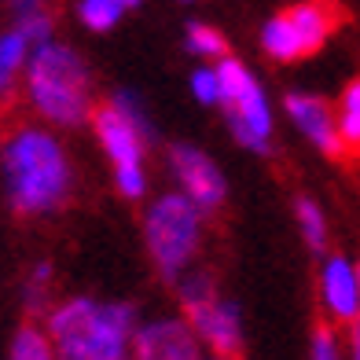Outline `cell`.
Segmentation results:
<instances>
[{
	"mask_svg": "<svg viewBox=\"0 0 360 360\" xmlns=\"http://www.w3.org/2000/svg\"><path fill=\"white\" fill-rule=\"evenodd\" d=\"M184 44H188L191 56H202V59H217V63H221V59L228 56L224 37L217 34L214 26H206V22H191L188 34H184Z\"/></svg>",
	"mask_w": 360,
	"mask_h": 360,
	"instance_id": "cell-20",
	"label": "cell"
},
{
	"mask_svg": "<svg viewBox=\"0 0 360 360\" xmlns=\"http://www.w3.org/2000/svg\"><path fill=\"white\" fill-rule=\"evenodd\" d=\"M122 4L118 0H81L77 4V19L85 22L92 34H107L110 26H118V19H122Z\"/></svg>",
	"mask_w": 360,
	"mask_h": 360,
	"instance_id": "cell-19",
	"label": "cell"
},
{
	"mask_svg": "<svg viewBox=\"0 0 360 360\" xmlns=\"http://www.w3.org/2000/svg\"><path fill=\"white\" fill-rule=\"evenodd\" d=\"M320 305L327 320L335 323H360V280L356 265L342 254L323 257L320 265Z\"/></svg>",
	"mask_w": 360,
	"mask_h": 360,
	"instance_id": "cell-12",
	"label": "cell"
},
{
	"mask_svg": "<svg viewBox=\"0 0 360 360\" xmlns=\"http://www.w3.org/2000/svg\"><path fill=\"white\" fill-rule=\"evenodd\" d=\"M356 280H360V261H356Z\"/></svg>",
	"mask_w": 360,
	"mask_h": 360,
	"instance_id": "cell-29",
	"label": "cell"
},
{
	"mask_svg": "<svg viewBox=\"0 0 360 360\" xmlns=\"http://www.w3.org/2000/svg\"><path fill=\"white\" fill-rule=\"evenodd\" d=\"M8 360H59V356H56V346H52V338H48L44 327L22 323L19 331L11 335Z\"/></svg>",
	"mask_w": 360,
	"mask_h": 360,
	"instance_id": "cell-15",
	"label": "cell"
},
{
	"mask_svg": "<svg viewBox=\"0 0 360 360\" xmlns=\"http://www.w3.org/2000/svg\"><path fill=\"white\" fill-rule=\"evenodd\" d=\"M114 191L122 195V199L136 202L147 195V169L143 166H129V169H114Z\"/></svg>",
	"mask_w": 360,
	"mask_h": 360,
	"instance_id": "cell-22",
	"label": "cell"
},
{
	"mask_svg": "<svg viewBox=\"0 0 360 360\" xmlns=\"http://www.w3.org/2000/svg\"><path fill=\"white\" fill-rule=\"evenodd\" d=\"M349 360H360V323H353V335H349Z\"/></svg>",
	"mask_w": 360,
	"mask_h": 360,
	"instance_id": "cell-26",
	"label": "cell"
},
{
	"mask_svg": "<svg viewBox=\"0 0 360 360\" xmlns=\"http://www.w3.org/2000/svg\"><path fill=\"white\" fill-rule=\"evenodd\" d=\"M118 4H122V8H136V4H140V0H118Z\"/></svg>",
	"mask_w": 360,
	"mask_h": 360,
	"instance_id": "cell-27",
	"label": "cell"
},
{
	"mask_svg": "<svg viewBox=\"0 0 360 360\" xmlns=\"http://www.w3.org/2000/svg\"><path fill=\"white\" fill-rule=\"evenodd\" d=\"M26 96L48 125L77 129L92 122V77L70 44H41L26 63Z\"/></svg>",
	"mask_w": 360,
	"mask_h": 360,
	"instance_id": "cell-3",
	"label": "cell"
},
{
	"mask_svg": "<svg viewBox=\"0 0 360 360\" xmlns=\"http://www.w3.org/2000/svg\"><path fill=\"white\" fill-rule=\"evenodd\" d=\"M92 129H96V140H100L103 155L110 158L114 169H129V166H143V155H147V133L125 114L114 107V103H103L96 107L92 114Z\"/></svg>",
	"mask_w": 360,
	"mask_h": 360,
	"instance_id": "cell-10",
	"label": "cell"
},
{
	"mask_svg": "<svg viewBox=\"0 0 360 360\" xmlns=\"http://www.w3.org/2000/svg\"><path fill=\"white\" fill-rule=\"evenodd\" d=\"M140 313L133 302L74 294L48 309L44 331L59 360H129Z\"/></svg>",
	"mask_w": 360,
	"mask_h": 360,
	"instance_id": "cell-2",
	"label": "cell"
},
{
	"mask_svg": "<svg viewBox=\"0 0 360 360\" xmlns=\"http://www.w3.org/2000/svg\"><path fill=\"white\" fill-rule=\"evenodd\" d=\"M4 199L22 217H52L74 195V162L63 140L44 125H15L0 140Z\"/></svg>",
	"mask_w": 360,
	"mask_h": 360,
	"instance_id": "cell-1",
	"label": "cell"
},
{
	"mask_svg": "<svg viewBox=\"0 0 360 360\" xmlns=\"http://www.w3.org/2000/svg\"><path fill=\"white\" fill-rule=\"evenodd\" d=\"M169 173L173 184L184 199L202 210V214H217V210L228 202V176L221 173V166L210 158L202 147L195 143H173L169 147Z\"/></svg>",
	"mask_w": 360,
	"mask_h": 360,
	"instance_id": "cell-7",
	"label": "cell"
},
{
	"mask_svg": "<svg viewBox=\"0 0 360 360\" xmlns=\"http://www.w3.org/2000/svg\"><path fill=\"white\" fill-rule=\"evenodd\" d=\"M56 269H52V261H37L34 269L26 272V283H22V305L30 309V313H44L48 309V302H52V276Z\"/></svg>",
	"mask_w": 360,
	"mask_h": 360,
	"instance_id": "cell-17",
	"label": "cell"
},
{
	"mask_svg": "<svg viewBox=\"0 0 360 360\" xmlns=\"http://www.w3.org/2000/svg\"><path fill=\"white\" fill-rule=\"evenodd\" d=\"M19 34L30 41V48H41V44H52V19L41 11V15H30V19H19Z\"/></svg>",
	"mask_w": 360,
	"mask_h": 360,
	"instance_id": "cell-23",
	"label": "cell"
},
{
	"mask_svg": "<svg viewBox=\"0 0 360 360\" xmlns=\"http://www.w3.org/2000/svg\"><path fill=\"white\" fill-rule=\"evenodd\" d=\"M309 360H342L338 335L331 331V327H316L313 346H309Z\"/></svg>",
	"mask_w": 360,
	"mask_h": 360,
	"instance_id": "cell-24",
	"label": "cell"
},
{
	"mask_svg": "<svg viewBox=\"0 0 360 360\" xmlns=\"http://www.w3.org/2000/svg\"><path fill=\"white\" fill-rule=\"evenodd\" d=\"M294 221H298V236L305 239V247L320 254L327 247V217H323L320 202L302 195V199L294 202Z\"/></svg>",
	"mask_w": 360,
	"mask_h": 360,
	"instance_id": "cell-16",
	"label": "cell"
},
{
	"mask_svg": "<svg viewBox=\"0 0 360 360\" xmlns=\"http://www.w3.org/2000/svg\"><path fill=\"white\" fill-rule=\"evenodd\" d=\"M191 96L202 107H221V81H217V70L214 67L191 70Z\"/></svg>",
	"mask_w": 360,
	"mask_h": 360,
	"instance_id": "cell-21",
	"label": "cell"
},
{
	"mask_svg": "<svg viewBox=\"0 0 360 360\" xmlns=\"http://www.w3.org/2000/svg\"><path fill=\"white\" fill-rule=\"evenodd\" d=\"M206 214L195 210L180 191H162L151 199L143 214V247L162 280H180L191 272L195 257L202 250Z\"/></svg>",
	"mask_w": 360,
	"mask_h": 360,
	"instance_id": "cell-4",
	"label": "cell"
},
{
	"mask_svg": "<svg viewBox=\"0 0 360 360\" xmlns=\"http://www.w3.org/2000/svg\"><path fill=\"white\" fill-rule=\"evenodd\" d=\"M335 118H338V136H342L346 155H360V77L346 85Z\"/></svg>",
	"mask_w": 360,
	"mask_h": 360,
	"instance_id": "cell-14",
	"label": "cell"
},
{
	"mask_svg": "<svg viewBox=\"0 0 360 360\" xmlns=\"http://www.w3.org/2000/svg\"><path fill=\"white\" fill-rule=\"evenodd\" d=\"M184 316L191 323V331L199 335V342L214 353V356H239L243 349V309L239 302L224 298V294H214L202 305L184 309Z\"/></svg>",
	"mask_w": 360,
	"mask_h": 360,
	"instance_id": "cell-9",
	"label": "cell"
},
{
	"mask_svg": "<svg viewBox=\"0 0 360 360\" xmlns=\"http://www.w3.org/2000/svg\"><path fill=\"white\" fill-rule=\"evenodd\" d=\"M214 70H217V81H221V107H224V118H228V129H232L236 143L254 151V155H269L276 118H272L265 89H261L257 77L232 56L214 63Z\"/></svg>",
	"mask_w": 360,
	"mask_h": 360,
	"instance_id": "cell-5",
	"label": "cell"
},
{
	"mask_svg": "<svg viewBox=\"0 0 360 360\" xmlns=\"http://www.w3.org/2000/svg\"><path fill=\"white\" fill-rule=\"evenodd\" d=\"M331 30H335V8L320 4V0H305V4H294L283 15L269 19L265 30H261V44H265L272 59L294 63L323 48Z\"/></svg>",
	"mask_w": 360,
	"mask_h": 360,
	"instance_id": "cell-6",
	"label": "cell"
},
{
	"mask_svg": "<svg viewBox=\"0 0 360 360\" xmlns=\"http://www.w3.org/2000/svg\"><path fill=\"white\" fill-rule=\"evenodd\" d=\"M287 118L294 122V129L316 147V151H323L327 158H342L346 155V147H342V136H338V118L327 100H320V96L313 92H290L287 100Z\"/></svg>",
	"mask_w": 360,
	"mask_h": 360,
	"instance_id": "cell-11",
	"label": "cell"
},
{
	"mask_svg": "<svg viewBox=\"0 0 360 360\" xmlns=\"http://www.w3.org/2000/svg\"><path fill=\"white\" fill-rule=\"evenodd\" d=\"M214 294H221L217 290V280L210 272H202V269H191V272H184L176 280V298H180V305H184V309L202 305V302L214 298Z\"/></svg>",
	"mask_w": 360,
	"mask_h": 360,
	"instance_id": "cell-18",
	"label": "cell"
},
{
	"mask_svg": "<svg viewBox=\"0 0 360 360\" xmlns=\"http://www.w3.org/2000/svg\"><path fill=\"white\" fill-rule=\"evenodd\" d=\"M210 360H239V356H210Z\"/></svg>",
	"mask_w": 360,
	"mask_h": 360,
	"instance_id": "cell-28",
	"label": "cell"
},
{
	"mask_svg": "<svg viewBox=\"0 0 360 360\" xmlns=\"http://www.w3.org/2000/svg\"><path fill=\"white\" fill-rule=\"evenodd\" d=\"M129 360H202V342L188 316H151L140 320Z\"/></svg>",
	"mask_w": 360,
	"mask_h": 360,
	"instance_id": "cell-8",
	"label": "cell"
},
{
	"mask_svg": "<svg viewBox=\"0 0 360 360\" xmlns=\"http://www.w3.org/2000/svg\"><path fill=\"white\" fill-rule=\"evenodd\" d=\"M30 41L19 34V30H8V34H0V103L11 96L15 89V77L26 70L30 63Z\"/></svg>",
	"mask_w": 360,
	"mask_h": 360,
	"instance_id": "cell-13",
	"label": "cell"
},
{
	"mask_svg": "<svg viewBox=\"0 0 360 360\" xmlns=\"http://www.w3.org/2000/svg\"><path fill=\"white\" fill-rule=\"evenodd\" d=\"M11 11L19 15V19H30V15H41L44 11V0H8Z\"/></svg>",
	"mask_w": 360,
	"mask_h": 360,
	"instance_id": "cell-25",
	"label": "cell"
}]
</instances>
